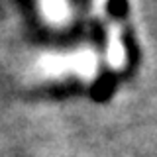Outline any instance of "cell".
Wrapping results in <instances>:
<instances>
[{"label":"cell","mask_w":157,"mask_h":157,"mask_svg":"<svg viewBox=\"0 0 157 157\" xmlns=\"http://www.w3.org/2000/svg\"><path fill=\"white\" fill-rule=\"evenodd\" d=\"M108 65L120 71L126 65V45L122 39V28L116 22H108V41H106Z\"/></svg>","instance_id":"1"},{"label":"cell","mask_w":157,"mask_h":157,"mask_svg":"<svg viewBox=\"0 0 157 157\" xmlns=\"http://www.w3.org/2000/svg\"><path fill=\"white\" fill-rule=\"evenodd\" d=\"M41 8H43L45 18L55 26H63L71 18L69 0H41Z\"/></svg>","instance_id":"2"}]
</instances>
